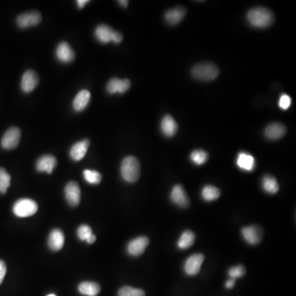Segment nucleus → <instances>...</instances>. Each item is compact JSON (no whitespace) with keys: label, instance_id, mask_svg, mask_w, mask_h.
Segmentation results:
<instances>
[{"label":"nucleus","instance_id":"nucleus-1","mask_svg":"<svg viewBox=\"0 0 296 296\" xmlns=\"http://www.w3.org/2000/svg\"><path fill=\"white\" fill-rule=\"evenodd\" d=\"M247 18L248 23L254 27L266 28L273 23L274 14L268 8L258 7L249 10Z\"/></svg>","mask_w":296,"mask_h":296},{"label":"nucleus","instance_id":"nucleus-2","mask_svg":"<svg viewBox=\"0 0 296 296\" xmlns=\"http://www.w3.org/2000/svg\"><path fill=\"white\" fill-rule=\"evenodd\" d=\"M120 171L123 179L128 183H134L140 177V163L134 156H127L122 161Z\"/></svg>","mask_w":296,"mask_h":296},{"label":"nucleus","instance_id":"nucleus-3","mask_svg":"<svg viewBox=\"0 0 296 296\" xmlns=\"http://www.w3.org/2000/svg\"><path fill=\"white\" fill-rule=\"evenodd\" d=\"M192 75L196 79L208 82L217 78L219 75V69L212 63H201L193 68Z\"/></svg>","mask_w":296,"mask_h":296},{"label":"nucleus","instance_id":"nucleus-4","mask_svg":"<svg viewBox=\"0 0 296 296\" xmlns=\"http://www.w3.org/2000/svg\"><path fill=\"white\" fill-rule=\"evenodd\" d=\"M95 36L97 39V41L103 44H108L110 42L119 44L123 38L122 34L119 31H115L110 26L105 24H100L97 26L95 30Z\"/></svg>","mask_w":296,"mask_h":296},{"label":"nucleus","instance_id":"nucleus-5","mask_svg":"<svg viewBox=\"0 0 296 296\" xmlns=\"http://www.w3.org/2000/svg\"><path fill=\"white\" fill-rule=\"evenodd\" d=\"M38 210V205L29 198L19 199L13 205V213L18 217H28L35 214Z\"/></svg>","mask_w":296,"mask_h":296},{"label":"nucleus","instance_id":"nucleus-6","mask_svg":"<svg viewBox=\"0 0 296 296\" xmlns=\"http://www.w3.org/2000/svg\"><path fill=\"white\" fill-rule=\"evenodd\" d=\"M204 256L202 253H194L187 258L184 263V271L188 276H196L201 271Z\"/></svg>","mask_w":296,"mask_h":296},{"label":"nucleus","instance_id":"nucleus-7","mask_svg":"<svg viewBox=\"0 0 296 296\" xmlns=\"http://www.w3.org/2000/svg\"><path fill=\"white\" fill-rule=\"evenodd\" d=\"M42 20V16L37 11H32L28 13H23L17 18V24L20 28H28L36 26Z\"/></svg>","mask_w":296,"mask_h":296},{"label":"nucleus","instance_id":"nucleus-8","mask_svg":"<svg viewBox=\"0 0 296 296\" xmlns=\"http://www.w3.org/2000/svg\"><path fill=\"white\" fill-rule=\"evenodd\" d=\"M21 131L17 127H12L8 128L4 133L2 140L1 145L6 150H12L18 147L20 142Z\"/></svg>","mask_w":296,"mask_h":296},{"label":"nucleus","instance_id":"nucleus-9","mask_svg":"<svg viewBox=\"0 0 296 296\" xmlns=\"http://www.w3.org/2000/svg\"><path fill=\"white\" fill-rule=\"evenodd\" d=\"M242 236L245 241L251 245L259 244L263 239V230L258 225H250L242 229Z\"/></svg>","mask_w":296,"mask_h":296},{"label":"nucleus","instance_id":"nucleus-10","mask_svg":"<svg viewBox=\"0 0 296 296\" xmlns=\"http://www.w3.org/2000/svg\"><path fill=\"white\" fill-rule=\"evenodd\" d=\"M67 202L72 207H77L81 200V190L77 182L71 181L67 184L64 189Z\"/></svg>","mask_w":296,"mask_h":296},{"label":"nucleus","instance_id":"nucleus-11","mask_svg":"<svg viewBox=\"0 0 296 296\" xmlns=\"http://www.w3.org/2000/svg\"><path fill=\"white\" fill-rule=\"evenodd\" d=\"M149 245V239L146 236H139L133 239L128 244V253L133 257H138L143 254L146 248Z\"/></svg>","mask_w":296,"mask_h":296},{"label":"nucleus","instance_id":"nucleus-12","mask_svg":"<svg viewBox=\"0 0 296 296\" xmlns=\"http://www.w3.org/2000/svg\"><path fill=\"white\" fill-rule=\"evenodd\" d=\"M171 199L172 202L177 205L178 207H183V208L189 207V197L187 195L184 187L180 184H177L172 189L171 193Z\"/></svg>","mask_w":296,"mask_h":296},{"label":"nucleus","instance_id":"nucleus-13","mask_svg":"<svg viewBox=\"0 0 296 296\" xmlns=\"http://www.w3.org/2000/svg\"><path fill=\"white\" fill-rule=\"evenodd\" d=\"M39 83L38 74L33 70H27L23 74L21 87L25 93H30L34 91Z\"/></svg>","mask_w":296,"mask_h":296},{"label":"nucleus","instance_id":"nucleus-14","mask_svg":"<svg viewBox=\"0 0 296 296\" xmlns=\"http://www.w3.org/2000/svg\"><path fill=\"white\" fill-rule=\"evenodd\" d=\"M56 57L59 61L68 64L75 59V53L69 44L67 42H61L57 46Z\"/></svg>","mask_w":296,"mask_h":296},{"label":"nucleus","instance_id":"nucleus-15","mask_svg":"<svg viewBox=\"0 0 296 296\" xmlns=\"http://www.w3.org/2000/svg\"><path fill=\"white\" fill-rule=\"evenodd\" d=\"M57 166V160L52 155H45L39 158L36 162V170L40 172L51 174Z\"/></svg>","mask_w":296,"mask_h":296},{"label":"nucleus","instance_id":"nucleus-16","mask_svg":"<svg viewBox=\"0 0 296 296\" xmlns=\"http://www.w3.org/2000/svg\"><path fill=\"white\" fill-rule=\"evenodd\" d=\"M131 87V82L128 79H120L112 78L108 82L107 92L110 94L115 93H124Z\"/></svg>","mask_w":296,"mask_h":296},{"label":"nucleus","instance_id":"nucleus-17","mask_svg":"<svg viewBox=\"0 0 296 296\" xmlns=\"http://www.w3.org/2000/svg\"><path fill=\"white\" fill-rule=\"evenodd\" d=\"M89 144L90 142L88 139H85L75 143L70 150V157L75 161H81L86 156Z\"/></svg>","mask_w":296,"mask_h":296},{"label":"nucleus","instance_id":"nucleus-18","mask_svg":"<svg viewBox=\"0 0 296 296\" xmlns=\"http://www.w3.org/2000/svg\"><path fill=\"white\" fill-rule=\"evenodd\" d=\"M286 133V126L280 123H273L268 125L265 129V135L271 140H278Z\"/></svg>","mask_w":296,"mask_h":296},{"label":"nucleus","instance_id":"nucleus-19","mask_svg":"<svg viewBox=\"0 0 296 296\" xmlns=\"http://www.w3.org/2000/svg\"><path fill=\"white\" fill-rule=\"evenodd\" d=\"M48 245L51 250H60L64 245V235L63 231L59 229L52 230L49 236Z\"/></svg>","mask_w":296,"mask_h":296},{"label":"nucleus","instance_id":"nucleus-20","mask_svg":"<svg viewBox=\"0 0 296 296\" xmlns=\"http://www.w3.org/2000/svg\"><path fill=\"white\" fill-rule=\"evenodd\" d=\"M161 128L164 135L168 138L175 135L178 131V125L175 120L170 115H166L163 118V120L161 121Z\"/></svg>","mask_w":296,"mask_h":296},{"label":"nucleus","instance_id":"nucleus-21","mask_svg":"<svg viewBox=\"0 0 296 296\" xmlns=\"http://www.w3.org/2000/svg\"><path fill=\"white\" fill-rule=\"evenodd\" d=\"M186 14V10L183 7H177L166 12L165 19L171 25H177L184 19Z\"/></svg>","mask_w":296,"mask_h":296},{"label":"nucleus","instance_id":"nucleus-22","mask_svg":"<svg viewBox=\"0 0 296 296\" xmlns=\"http://www.w3.org/2000/svg\"><path fill=\"white\" fill-rule=\"evenodd\" d=\"M90 99H91V93L89 91L87 90L80 91L74 98L73 102L74 110L77 112H81L82 110H84L89 104Z\"/></svg>","mask_w":296,"mask_h":296},{"label":"nucleus","instance_id":"nucleus-23","mask_svg":"<svg viewBox=\"0 0 296 296\" xmlns=\"http://www.w3.org/2000/svg\"><path fill=\"white\" fill-rule=\"evenodd\" d=\"M236 163L243 171H252L255 167V160L253 158V156H251L250 154L245 153V152H240L238 155Z\"/></svg>","mask_w":296,"mask_h":296},{"label":"nucleus","instance_id":"nucleus-24","mask_svg":"<svg viewBox=\"0 0 296 296\" xmlns=\"http://www.w3.org/2000/svg\"><path fill=\"white\" fill-rule=\"evenodd\" d=\"M78 291L83 296H97L100 293V286L96 282L84 281L78 286Z\"/></svg>","mask_w":296,"mask_h":296},{"label":"nucleus","instance_id":"nucleus-25","mask_svg":"<svg viewBox=\"0 0 296 296\" xmlns=\"http://www.w3.org/2000/svg\"><path fill=\"white\" fill-rule=\"evenodd\" d=\"M195 234L191 230H185L179 238L177 245L180 249H187L190 248L195 242Z\"/></svg>","mask_w":296,"mask_h":296},{"label":"nucleus","instance_id":"nucleus-26","mask_svg":"<svg viewBox=\"0 0 296 296\" xmlns=\"http://www.w3.org/2000/svg\"><path fill=\"white\" fill-rule=\"evenodd\" d=\"M262 186L266 193L270 194H275L278 192L279 184L276 179L271 175H265L262 181Z\"/></svg>","mask_w":296,"mask_h":296},{"label":"nucleus","instance_id":"nucleus-27","mask_svg":"<svg viewBox=\"0 0 296 296\" xmlns=\"http://www.w3.org/2000/svg\"><path fill=\"white\" fill-rule=\"evenodd\" d=\"M220 196H221V191L217 187L207 185L202 189V198L207 202H212V201L218 199Z\"/></svg>","mask_w":296,"mask_h":296},{"label":"nucleus","instance_id":"nucleus-28","mask_svg":"<svg viewBox=\"0 0 296 296\" xmlns=\"http://www.w3.org/2000/svg\"><path fill=\"white\" fill-rule=\"evenodd\" d=\"M11 176L5 169L0 167V193L5 194L10 186Z\"/></svg>","mask_w":296,"mask_h":296},{"label":"nucleus","instance_id":"nucleus-29","mask_svg":"<svg viewBox=\"0 0 296 296\" xmlns=\"http://www.w3.org/2000/svg\"><path fill=\"white\" fill-rule=\"evenodd\" d=\"M83 177L85 180L91 184H100L102 176L101 174L97 171H92V170H85L83 171Z\"/></svg>","mask_w":296,"mask_h":296},{"label":"nucleus","instance_id":"nucleus-30","mask_svg":"<svg viewBox=\"0 0 296 296\" xmlns=\"http://www.w3.org/2000/svg\"><path fill=\"white\" fill-rule=\"evenodd\" d=\"M190 159L194 164L201 166L208 160V154L203 150H195L190 155Z\"/></svg>","mask_w":296,"mask_h":296},{"label":"nucleus","instance_id":"nucleus-31","mask_svg":"<svg viewBox=\"0 0 296 296\" xmlns=\"http://www.w3.org/2000/svg\"><path fill=\"white\" fill-rule=\"evenodd\" d=\"M118 296H145V291L131 286H123L120 289Z\"/></svg>","mask_w":296,"mask_h":296},{"label":"nucleus","instance_id":"nucleus-32","mask_svg":"<svg viewBox=\"0 0 296 296\" xmlns=\"http://www.w3.org/2000/svg\"><path fill=\"white\" fill-rule=\"evenodd\" d=\"M245 272H246V270H245V267L242 265L232 267L228 271V274H229L230 278L234 279V280L245 276Z\"/></svg>","mask_w":296,"mask_h":296},{"label":"nucleus","instance_id":"nucleus-33","mask_svg":"<svg viewBox=\"0 0 296 296\" xmlns=\"http://www.w3.org/2000/svg\"><path fill=\"white\" fill-rule=\"evenodd\" d=\"M92 235V230L89 225H80L77 229V236L82 241H87V239Z\"/></svg>","mask_w":296,"mask_h":296},{"label":"nucleus","instance_id":"nucleus-34","mask_svg":"<svg viewBox=\"0 0 296 296\" xmlns=\"http://www.w3.org/2000/svg\"><path fill=\"white\" fill-rule=\"evenodd\" d=\"M291 105V97H289L288 95L284 94L281 96L279 100V106L282 110H287Z\"/></svg>","mask_w":296,"mask_h":296},{"label":"nucleus","instance_id":"nucleus-35","mask_svg":"<svg viewBox=\"0 0 296 296\" xmlns=\"http://www.w3.org/2000/svg\"><path fill=\"white\" fill-rule=\"evenodd\" d=\"M7 272V267L3 260H0V285L3 282L4 276Z\"/></svg>","mask_w":296,"mask_h":296},{"label":"nucleus","instance_id":"nucleus-36","mask_svg":"<svg viewBox=\"0 0 296 296\" xmlns=\"http://www.w3.org/2000/svg\"><path fill=\"white\" fill-rule=\"evenodd\" d=\"M235 285V280L234 279H229L226 283H225V287L227 289H232Z\"/></svg>","mask_w":296,"mask_h":296},{"label":"nucleus","instance_id":"nucleus-37","mask_svg":"<svg viewBox=\"0 0 296 296\" xmlns=\"http://www.w3.org/2000/svg\"><path fill=\"white\" fill-rule=\"evenodd\" d=\"M89 3L88 0H77V4L79 8H83L85 6L87 5V3Z\"/></svg>","mask_w":296,"mask_h":296},{"label":"nucleus","instance_id":"nucleus-38","mask_svg":"<svg viewBox=\"0 0 296 296\" xmlns=\"http://www.w3.org/2000/svg\"><path fill=\"white\" fill-rule=\"evenodd\" d=\"M96 240H97V238H96V236L92 234V235H91L88 239H87V242L88 243V244H90V245H92V244L95 243Z\"/></svg>","mask_w":296,"mask_h":296},{"label":"nucleus","instance_id":"nucleus-39","mask_svg":"<svg viewBox=\"0 0 296 296\" xmlns=\"http://www.w3.org/2000/svg\"><path fill=\"white\" fill-rule=\"evenodd\" d=\"M118 3H120V5L123 6V7H128V1L127 0H122V1H118Z\"/></svg>","mask_w":296,"mask_h":296},{"label":"nucleus","instance_id":"nucleus-40","mask_svg":"<svg viewBox=\"0 0 296 296\" xmlns=\"http://www.w3.org/2000/svg\"><path fill=\"white\" fill-rule=\"evenodd\" d=\"M55 296V295H54V294H50V295H49V296Z\"/></svg>","mask_w":296,"mask_h":296}]
</instances>
